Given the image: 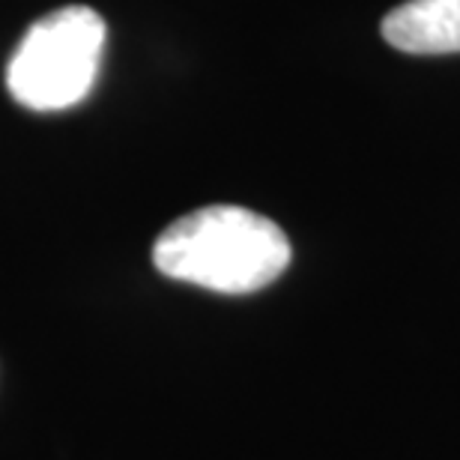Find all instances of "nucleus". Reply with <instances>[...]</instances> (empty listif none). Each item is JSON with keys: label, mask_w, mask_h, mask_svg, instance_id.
Listing matches in <instances>:
<instances>
[{"label": "nucleus", "mask_w": 460, "mask_h": 460, "mask_svg": "<svg viewBox=\"0 0 460 460\" xmlns=\"http://www.w3.org/2000/svg\"><path fill=\"white\" fill-rule=\"evenodd\" d=\"M290 239L245 207H204L177 218L153 245V263L173 281L216 293H254L290 266Z\"/></svg>", "instance_id": "1"}, {"label": "nucleus", "mask_w": 460, "mask_h": 460, "mask_svg": "<svg viewBox=\"0 0 460 460\" xmlns=\"http://www.w3.org/2000/svg\"><path fill=\"white\" fill-rule=\"evenodd\" d=\"M105 18L90 6H63L40 18L6 66V87L31 111H66L96 84Z\"/></svg>", "instance_id": "2"}, {"label": "nucleus", "mask_w": 460, "mask_h": 460, "mask_svg": "<svg viewBox=\"0 0 460 460\" xmlns=\"http://www.w3.org/2000/svg\"><path fill=\"white\" fill-rule=\"evenodd\" d=\"M383 40L407 54L460 51V0H407L383 18Z\"/></svg>", "instance_id": "3"}]
</instances>
